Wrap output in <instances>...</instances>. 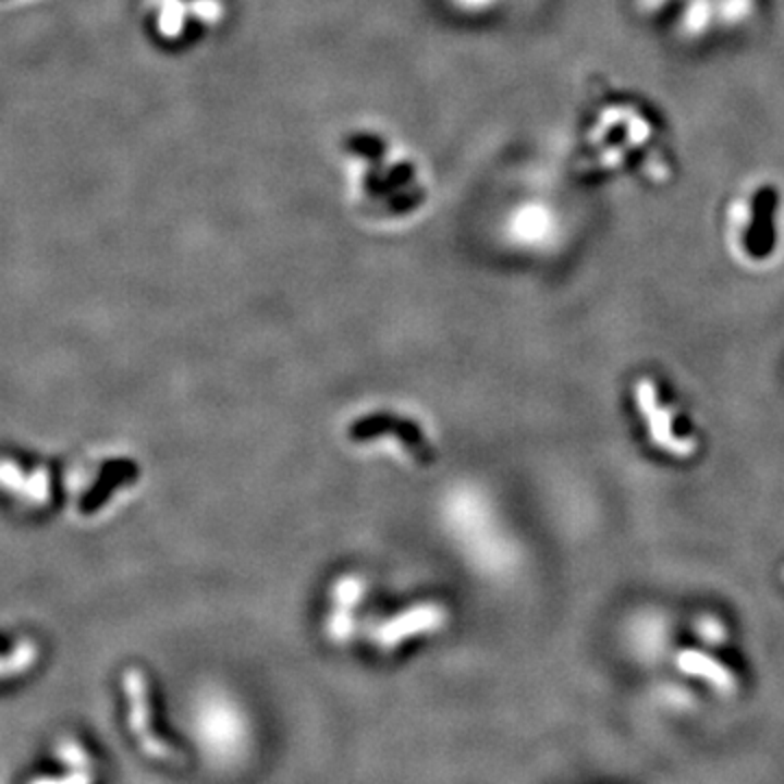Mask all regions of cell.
<instances>
[{
  "label": "cell",
  "mask_w": 784,
  "mask_h": 784,
  "mask_svg": "<svg viewBox=\"0 0 784 784\" xmlns=\"http://www.w3.org/2000/svg\"><path fill=\"white\" fill-rule=\"evenodd\" d=\"M342 157L348 200L366 218L409 216L431 192L422 161L394 137L353 135L344 142Z\"/></svg>",
  "instance_id": "1"
},
{
  "label": "cell",
  "mask_w": 784,
  "mask_h": 784,
  "mask_svg": "<svg viewBox=\"0 0 784 784\" xmlns=\"http://www.w3.org/2000/svg\"><path fill=\"white\" fill-rule=\"evenodd\" d=\"M192 734L213 769H233L250 754L253 730L235 699L220 690L198 695L189 714Z\"/></svg>",
  "instance_id": "2"
},
{
  "label": "cell",
  "mask_w": 784,
  "mask_h": 784,
  "mask_svg": "<svg viewBox=\"0 0 784 784\" xmlns=\"http://www.w3.org/2000/svg\"><path fill=\"white\" fill-rule=\"evenodd\" d=\"M756 11L758 0H684L673 20V33L679 41L697 44L749 24Z\"/></svg>",
  "instance_id": "3"
},
{
  "label": "cell",
  "mask_w": 784,
  "mask_h": 784,
  "mask_svg": "<svg viewBox=\"0 0 784 784\" xmlns=\"http://www.w3.org/2000/svg\"><path fill=\"white\" fill-rule=\"evenodd\" d=\"M636 403L642 414V420L647 422L649 438L660 449H664V451H669V455H677V457L690 455V451L695 449V440L690 438L688 431H684L682 416H677V412L671 405L660 401L658 390L649 379L638 381Z\"/></svg>",
  "instance_id": "4"
},
{
  "label": "cell",
  "mask_w": 784,
  "mask_h": 784,
  "mask_svg": "<svg viewBox=\"0 0 784 784\" xmlns=\"http://www.w3.org/2000/svg\"><path fill=\"white\" fill-rule=\"evenodd\" d=\"M122 686L126 693L128 703V727L133 738L137 740L139 749L155 760H174L176 749L170 747L159 734L152 730L150 719V697H148V682L142 669H126L122 675Z\"/></svg>",
  "instance_id": "5"
},
{
  "label": "cell",
  "mask_w": 784,
  "mask_h": 784,
  "mask_svg": "<svg viewBox=\"0 0 784 784\" xmlns=\"http://www.w3.org/2000/svg\"><path fill=\"white\" fill-rule=\"evenodd\" d=\"M157 26L163 37L185 39L189 26L194 35L213 30L224 20L222 0H159Z\"/></svg>",
  "instance_id": "6"
},
{
  "label": "cell",
  "mask_w": 784,
  "mask_h": 784,
  "mask_svg": "<svg viewBox=\"0 0 784 784\" xmlns=\"http://www.w3.org/2000/svg\"><path fill=\"white\" fill-rule=\"evenodd\" d=\"M446 621V612L440 603H418L407 608L405 612L388 618L385 623H381L379 627L372 629V640L379 649H394L399 647V642L416 636V634H427V632H436L444 625Z\"/></svg>",
  "instance_id": "7"
},
{
  "label": "cell",
  "mask_w": 784,
  "mask_h": 784,
  "mask_svg": "<svg viewBox=\"0 0 784 784\" xmlns=\"http://www.w3.org/2000/svg\"><path fill=\"white\" fill-rule=\"evenodd\" d=\"M362 590H364V584L355 575L344 577L335 584V601H333V610H331V616L327 623V634L335 642H344L351 636L353 608H355L357 599L362 597Z\"/></svg>",
  "instance_id": "8"
},
{
  "label": "cell",
  "mask_w": 784,
  "mask_h": 784,
  "mask_svg": "<svg viewBox=\"0 0 784 784\" xmlns=\"http://www.w3.org/2000/svg\"><path fill=\"white\" fill-rule=\"evenodd\" d=\"M677 666L695 677H701L703 682L721 688V690H730L732 688V677L730 673L710 656L701 653V651H684L677 658Z\"/></svg>",
  "instance_id": "9"
},
{
  "label": "cell",
  "mask_w": 784,
  "mask_h": 784,
  "mask_svg": "<svg viewBox=\"0 0 784 784\" xmlns=\"http://www.w3.org/2000/svg\"><path fill=\"white\" fill-rule=\"evenodd\" d=\"M33 660V649L28 653H24L22 649L13 651L9 658H2L0 656V677L4 675H13V673H20L22 669H26Z\"/></svg>",
  "instance_id": "10"
},
{
  "label": "cell",
  "mask_w": 784,
  "mask_h": 784,
  "mask_svg": "<svg viewBox=\"0 0 784 784\" xmlns=\"http://www.w3.org/2000/svg\"><path fill=\"white\" fill-rule=\"evenodd\" d=\"M684 0H632V9L638 13V15H645V17H653L658 13H664L666 9L675 7V4H682Z\"/></svg>",
  "instance_id": "11"
},
{
  "label": "cell",
  "mask_w": 784,
  "mask_h": 784,
  "mask_svg": "<svg viewBox=\"0 0 784 784\" xmlns=\"http://www.w3.org/2000/svg\"><path fill=\"white\" fill-rule=\"evenodd\" d=\"M30 784H91V777L87 773H70V775H61V777H39L33 780Z\"/></svg>",
  "instance_id": "12"
}]
</instances>
